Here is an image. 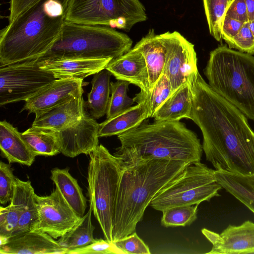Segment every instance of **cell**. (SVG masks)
<instances>
[{
  "label": "cell",
  "mask_w": 254,
  "mask_h": 254,
  "mask_svg": "<svg viewBox=\"0 0 254 254\" xmlns=\"http://www.w3.org/2000/svg\"><path fill=\"white\" fill-rule=\"evenodd\" d=\"M190 120L199 127L206 159L215 170L254 174V131L248 118L215 92L199 72L189 79Z\"/></svg>",
  "instance_id": "1"
},
{
  "label": "cell",
  "mask_w": 254,
  "mask_h": 254,
  "mask_svg": "<svg viewBox=\"0 0 254 254\" xmlns=\"http://www.w3.org/2000/svg\"><path fill=\"white\" fill-rule=\"evenodd\" d=\"M190 164L156 158L123 161L115 202L113 242L135 232L154 196Z\"/></svg>",
  "instance_id": "2"
},
{
  "label": "cell",
  "mask_w": 254,
  "mask_h": 254,
  "mask_svg": "<svg viewBox=\"0 0 254 254\" xmlns=\"http://www.w3.org/2000/svg\"><path fill=\"white\" fill-rule=\"evenodd\" d=\"M69 0H39L0 31V66L39 60L53 46Z\"/></svg>",
  "instance_id": "3"
},
{
  "label": "cell",
  "mask_w": 254,
  "mask_h": 254,
  "mask_svg": "<svg viewBox=\"0 0 254 254\" xmlns=\"http://www.w3.org/2000/svg\"><path fill=\"white\" fill-rule=\"evenodd\" d=\"M145 121L117 135L121 146L116 156L125 162L147 158L200 162L203 149L200 140L185 124L180 121Z\"/></svg>",
  "instance_id": "4"
},
{
  "label": "cell",
  "mask_w": 254,
  "mask_h": 254,
  "mask_svg": "<svg viewBox=\"0 0 254 254\" xmlns=\"http://www.w3.org/2000/svg\"><path fill=\"white\" fill-rule=\"evenodd\" d=\"M208 85L254 120V57L222 45L209 54L204 69Z\"/></svg>",
  "instance_id": "5"
},
{
  "label": "cell",
  "mask_w": 254,
  "mask_h": 254,
  "mask_svg": "<svg viewBox=\"0 0 254 254\" xmlns=\"http://www.w3.org/2000/svg\"><path fill=\"white\" fill-rule=\"evenodd\" d=\"M132 44L127 35L114 28L65 21L58 40L39 60L77 57L114 60L130 50Z\"/></svg>",
  "instance_id": "6"
},
{
  "label": "cell",
  "mask_w": 254,
  "mask_h": 254,
  "mask_svg": "<svg viewBox=\"0 0 254 254\" xmlns=\"http://www.w3.org/2000/svg\"><path fill=\"white\" fill-rule=\"evenodd\" d=\"M88 195L89 207L105 239L113 242L115 207L123 161L100 144L89 154Z\"/></svg>",
  "instance_id": "7"
},
{
  "label": "cell",
  "mask_w": 254,
  "mask_h": 254,
  "mask_svg": "<svg viewBox=\"0 0 254 254\" xmlns=\"http://www.w3.org/2000/svg\"><path fill=\"white\" fill-rule=\"evenodd\" d=\"M214 171L200 162L190 164L156 193L150 205L162 212L176 206L199 205L219 196L222 187Z\"/></svg>",
  "instance_id": "8"
},
{
  "label": "cell",
  "mask_w": 254,
  "mask_h": 254,
  "mask_svg": "<svg viewBox=\"0 0 254 254\" xmlns=\"http://www.w3.org/2000/svg\"><path fill=\"white\" fill-rule=\"evenodd\" d=\"M146 19L139 0H69L65 20L128 31Z\"/></svg>",
  "instance_id": "9"
},
{
  "label": "cell",
  "mask_w": 254,
  "mask_h": 254,
  "mask_svg": "<svg viewBox=\"0 0 254 254\" xmlns=\"http://www.w3.org/2000/svg\"><path fill=\"white\" fill-rule=\"evenodd\" d=\"M38 60L0 66V105L26 101L56 78Z\"/></svg>",
  "instance_id": "10"
},
{
  "label": "cell",
  "mask_w": 254,
  "mask_h": 254,
  "mask_svg": "<svg viewBox=\"0 0 254 254\" xmlns=\"http://www.w3.org/2000/svg\"><path fill=\"white\" fill-rule=\"evenodd\" d=\"M161 35L166 51L163 74L170 82L172 94L198 71L196 54L194 45L178 32Z\"/></svg>",
  "instance_id": "11"
},
{
  "label": "cell",
  "mask_w": 254,
  "mask_h": 254,
  "mask_svg": "<svg viewBox=\"0 0 254 254\" xmlns=\"http://www.w3.org/2000/svg\"><path fill=\"white\" fill-rule=\"evenodd\" d=\"M38 216L30 230L46 233L58 239L69 231L80 217L56 188L46 196L36 195Z\"/></svg>",
  "instance_id": "12"
},
{
  "label": "cell",
  "mask_w": 254,
  "mask_h": 254,
  "mask_svg": "<svg viewBox=\"0 0 254 254\" xmlns=\"http://www.w3.org/2000/svg\"><path fill=\"white\" fill-rule=\"evenodd\" d=\"M100 127V124L85 111L78 122L58 131L61 153L70 158L82 154L89 155L99 145Z\"/></svg>",
  "instance_id": "13"
},
{
  "label": "cell",
  "mask_w": 254,
  "mask_h": 254,
  "mask_svg": "<svg viewBox=\"0 0 254 254\" xmlns=\"http://www.w3.org/2000/svg\"><path fill=\"white\" fill-rule=\"evenodd\" d=\"M201 233L212 246L206 254L254 253V223L250 220L238 226L229 225L220 234L206 228Z\"/></svg>",
  "instance_id": "14"
},
{
  "label": "cell",
  "mask_w": 254,
  "mask_h": 254,
  "mask_svg": "<svg viewBox=\"0 0 254 254\" xmlns=\"http://www.w3.org/2000/svg\"><path fill=\"white\" fill-rule=\"evenodd\" d=\"M112 59L58 57L38 60L40 67L56 78L82 79L106 68Z\"/></svg>",
  "instance_id": "15"
},
{
  "label": "cell",
  "mask_w": 254,
  "mask_h": 254,
  "mask_svg": "<svg viewBox=\"0 0 254 254\" xmlns=\"http://www.w3.org/2000/svg\"><path fill=\"white\" fill-rule=\"evenodd\" d=\"M81 92L50 108L35 114L32 126L60 131L78 122L85 113Z\"/></svg>",
  "instance_id": "16"
},
{
  "label": "cell",
  "mask_w": 254,
  "mask_h": 254,
  "mask_svg": "<svg viewBox=\"0 0 254 254\" xmlns=\"http://www.w3.org/2000/svg\"><path fill=\"white\" fill-rule=\"evenodd\" d=\"M82 79L57 78L26 101L23 110L35 114L83 92Z\"/></svg>",
  "instance_id": "17"
},
{
  "label": "cell",
  "mask_w": 254,
  "mask_h": 254,
  "mask_svg": "<svg viewBox=\"0 0 254 254\" xmlns=\"http://www.w3.org/2000/svg\"><path fill=\"white\" fill-rule=\"evenodd\" d=\"M106 69L117 80L127 81L135 85L145 94L149 92L146 63L141 52L134 47L119 58L111 61Z\"/></svg>",
  "instance_id": "18"
},
{
  "label": "cell",
  "mask_w": 254,
  "mask_h": 254,
  "mask_svg": "<svg viewBox=\"0 0 254 254\" xmlns=\"http://www.w3.org/2000/svg\"><path fill=\"white\" fill-rule=\"evenodd\" d=\"M67 252L49 234L31 230L12 237L0 246V254H66Z\"/></svg>",
  "instance_id": "19"
},
{
  "label": "cell",
  "mask_w": 254,
  "mask_h": 254,
  "mask_svg": "<svg viewBox=\"0 0 254 254\" xmlns=\"http://www.w3.org/2000/svg\"><path fill=\"white\" fill-rule=\"evenodd\" d=\"M1 153L9 163H17L30 166L36 155L17 128L5 120L0 122Z\"/></svg>",
  "instance_id": "20"
},
{
  "label": "cell",
  "mask_w": 254,
  "mask_h": 254,
  "mask_svg": "<svg viewBox=\"0 0 254 254\" xmlns=\"http://www.w3.org/2000/svg\"><path fill=\"white\" fill-rule=\"evenodd\" d=\"M36 195L30 181L16 178L10 203L15 206L20 217L17 227L10 238L29 231L36 220L38 216Z\"/></svg>",
  "instance_id": "21"
},
{
  "label": "cell",
  "mask_w": 254,
  "mask_h": 254,
  "mask_svg": "<svg viewBox=\"0 0 254 254\" xmlns=\"http://www.w3.org/2000/svg\"><path fill=\"white\" fill-rule=\"evenodd\" d=\"M144 57L148 69L149 92L163 74L166 60V48L161 34H155L150 29L133 47Z\"/></svg>",
  "instance_id": "22"
},
{
  "label": "cell",
  "mask_w": 254,
  "mask_h": 254,
  "mask_svg": "<svg viewBox=\"0 0 254 254\" xmlns=\"http://www.w3.org/2000/svg\"><path fill=\"white\" fill-rule=\"evenodd\" d=\"M124 112L100 124L99 137L119 135L140 125L148 119L147 104L144 100L136 101Z\"/></svg>",
  "instance_id": "23"
},
{
  "label": "cell",
  "mask_w": 254,
  "mask_h": 254,
  "mask_svg": "<svg viewBox=\"0 0 254 254\" xmlns=\"http://www.w3.org/2000/svg\"><path fill=\"white\" fill-rule=\"evenodd\" d=\"M192 94L190 83L181 86L162 104L153 117L155 121H180L190 119Z\"/></svg>",
  "instance_id": "24"
},
{
  "label": "cell",
  "mask_w": 254,
  "mask_h": 254,
  "mask_svg": "<svg viewBox=\"0 0 254 254\" xmlns=\"http://www.w3.org/2000/svg\"><path fill=\"white\" fill-rule=\"evenodd\" d=\"M217 182L254 213V174L241 175L214 170Z\"/></svg>",
  "instance_id": "25"
},
{
  "label": "cell",
  "mask_w": 254,
  "mask_h": 254,
  "mask_svg": "<svg viewBox=\"0 0 254 254\" xmlns=\"http://www.w3.org/2000/svg\"><path fill=\"white\" fill-rule=\"evenodd\" d=\"M51 179L65 200L80 217H83L87 208V199L76 179L69 172L67 168H55L51 171Z\"/></svg>",
  "instance_id": "26"
},
{
  "label": "cell",
  "mask_w": 254,
  "mask_h": 254,
  "mask_svg": "<svg viewBox=\"0 0 254 254\" xmlns=\"http://www.w3.org/2000/svg\"><path fill=\"white\" fill-rule=\"evenodd\" d=\"M112 73L106 68L94 74L92 88L88 94L86 105L90 115L95 119L106 115L111 94Z\"/></svg>",
  "instance_id": "27"
},
{
  "label": "cell",
  "mask_w": 254,
  "mask_h": 254,
  "mask_svg": "<svg viewBox=\"0 0 254 254\" xmlns=\"http://www.w3.org/2000/svg\"><path fill=\"white\" fill-rule=\"evenodd\" d=\"M21 135L36 156H52L61 153L58 131L32 126Z\"/></svg>",
  "instance_id": "28"
},
{
  "label": "cell",
  "mask_w": 254,
  "mask_h": 254,
  "mask_svg": "<svg viewBox=\"0 0 254 254\" xmlns=\"http://www.w3.org/2000/svg\"><path fill=\"white\" fill-rule=\"evenodd\" d=\"M92 209L81 217L74 226L58 241L60 246L68 251L81 248L92 243L95 227L92 223Z\"/></svg>",
  "instance_id": "29"
},
{
  "label": "cell",
  "mask_w": 254,
  "mask_h": 254,
  "mask_svg": "<svg viewBox=\"0 0 254 254\" xmlns=\"http://www.w3.org/2000/svg\"><path fill=\"white\" fill-rule=\"evenodd\" d=\"M171 91L170 82L166 75L163 74L147 94L140 91L133 99L135 102L144 100L147 104L148 118H152L158 109L170 96Z\"/></svg>",
  "instance_id": "30"
},
{
  "label": "cell",
  "mask_w": 254,
  "mask_h": 254,
  "mask_svg": "<svg viewBox=\"0 0 254 254\" xmlns=\"http://www.w3.org/2000/svg\"><path fill=\"white\" fill-rule=\"evenodd\" d=\"M130 84L128 81L122 80L111 82V96L106 119L114 118L132 106L135 102L134 99L127 95Z\"/></svg>",
  "instance_id": "31"
},
{
  "label": "cell",
  "mask_w": 254,
  "mask_h": 254,
  "mask_svg": "<svg viewBox=\"0 0 254 254\" xmlns=\"http://www.w3.org/2000/svg\"><path fill=\"white\" fill-rule=\"evenodd\" d=\"M210 34L222 39L221 27L226 10L232 0H202Z\"/></svg>",
  "instance_id": "32"
},
{
  "label": "cell",
  "mask_w": 254,
  "mask_h": 254,
  "mask_svg": "<svg viewBox=\"0 0 254 254\" xmlns=\"http://www.w3.org/2000/svg\"><path fill=\"white\" fill-rule=\"evenodd\" d=\"M198 206L187 205L168 208L162 211L161 224L165 227L190 225L197 219Z\"/></svg>",
  "instance_id": "33"
},
{
  "label": "cell",
  "mask_w": 254,
  "mask_h": 254,
  "mask_svg": "<svg viewBox=\"0 0 254 254\" xmlns=\"http://www.w3.org/2000/svg\"><path fill=\"white\" fill-rule=\"evenodd\" d=\"M20 215L15 206L11 203L0 207V245L5 244L16 229Z\"/></svg>",
  "instance_id": "34"
},
{
  "label": "cell",
  "mask_w": 254,
  "mask_h": 254,
  "mask_svg": "<svg viewBox=\"0 0 254 254\" xmlns=\"http://www.w3.org/2000/svg\"><path fill=\"white\" fill-rule=\"evenodd\" d=\"M10 164L0 163V202L5 204L10 201L16 180Z\"/></svg>",
  "instance_id": "35"
},
{
  "label": "cell",
  "mask_w": 254,
  "mask_h": 254,
  "mask_svg": "<svg viewBox=\"0 0 254 254\" xmlns=\"http://www.w3.org/2000/svg\"><path fill=\"white\" fill-rule=\"evenodd\" d=\"M124 254L113 242L106 239H95L91 244L85 247L69 250L67 254Z\"/></svg>",
  "instance_id": "36"
},
{
  "label": "cell",
  "mask_w": 254,
  "mask_h": 254,
  "mask_svg": "<svg viewBox=\"0 0 254 254\" xmlns=\"http://www.w3.org/2000/svg\"><path fill=\"white\" fill-rule=\"evenodd\" d=\"M124 254H150L148 246L135 232L132 234L114 242Z\"/></svg>",
  "instance_id": "37"
},
{
  "label": "cell",
  "mask_w": 254,
  "mask_h": 254,
  "mask_svg": "<svg viewBox=\"0 0 254 254\" xmlns=\"http://www.w3.org/2000/svg\"><path fill=\"white\" fill-rule=\"evenodd\" d=\"M228 47L252 55L254 54V37L250 29L249 22L244 24Z\"/></svg>",
  "instance_id": "38"
},
{
  "label": "cell",
  "mask_w": 254,
  "mask_h": 254,
  "mask_svg": "<svg viewBox=\"0 0 254 254\" xmlns=\"http://www.w3.org/2000/svg\"><path fill=\"white\" fill-rule=\"evenodd\" d=\"M245 23L225 15L221 27L222 39L228 45L230 44L233 38L239 33Z\"/></svg>",
  "instance_id": "39"
},
{
  "label": "cell",
  "mask_w": 254,
  "mask_h": 254,
  "mask_svg": "<svg viewBox=\"0 0 254 254\" xmlns=\"http://www.w3.org/2000/svg\"><path fill=\"white\" fill-rule=\"evenodd\" d=\"M225 15L244 23L248 22L249 19L245 0H232Z\"/></svg>",
  "instance_id": "40"
},
{
  "label": "cell",
  "mask_w": 254,
  "mask_h": 254,
  "mask_svg": "<svg viewBox=\"0 0 254 254\" xmlns=\"http://www.w3.org/2000/svg\"><path fill=\"white\" fill-rule=\"evenodd\" d=\"M39 0H10L9 23L13 21L18 16L24 12Z\"/></svg>",
  "instance_id": "41"
},
{
  "label": "cell",
  "mask_w": 254,
  "mask_h": 254,
  "mask_svg": "<svg viewBox=\"0 0 254 254\" xmlns=\"http://www.w3.org/2000/svg\"><path fill=\"white\" fill-rule=\"evenodd\" d=\"M249 21L254 20V0H245Z\"/></svg>",
  "instance_id": "42"
},
{
  "label": "cell",
  "mask_w": 254,
  "mask_h": 254,
  "mask_svg": "<svg viewBox=\"0 0 254 254\" xmlns=\"http://www.w3.org/2000/svg\"><path fill=\"white\" fill-rule=\"evenodd\" d=\"M249 25L251 32L254 37V20L249 21Z\"/></svg>",
  "instance_id": "43"
}]
</instances>
